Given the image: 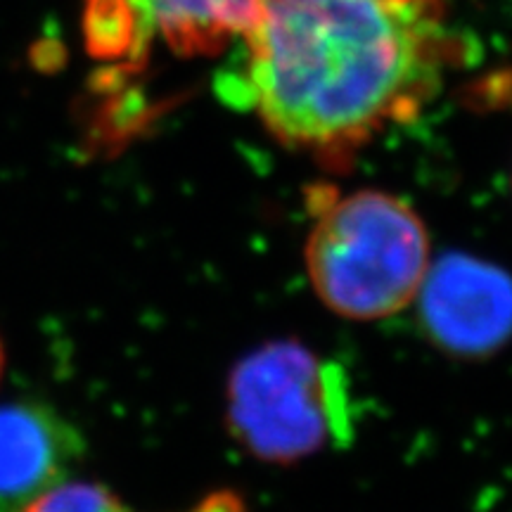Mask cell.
<instances>
[{
  "mask_svg": "<svg viewBox=\"0 0 512 512\" xmlns=\"http://www.w3.org/2000/svg\"><path fill=\"white\" fill-rule=\"evenodd\" d=\"M228 427L266 463H297L356 437L347 370L292 339L266 342L228 377Z\"/></svg>",
  "mask_w": 512,
  "mask_h": 512,
  "instance_id": "obj_3",
  "label": "cell"
},
{
  "mask_svg": "<svg viewBox=\"0 0 512 512\" xmlns=\"http://www.w3.org/2000/svg\"><path fill=\"white\" fill-rule=\"evenodd\" d=\"M81 458V437L41 403L0 406V503H29L67 479Z\"/></svg>",
  "mask_w": 512,
  "mask_h": 512,
  "instance_id": "obj_6",
  "label": "cell"
},
{
  "mask_svg": "<svg viewBox=\"0 0 512 512\" xmlns=\"http://www.w3.org/2000/svg\"><path fill=\"white\" fill-rule=\"evenodd\" d=\"M304 264L313 292L347 320L408 309L430 271V233L418 211L382 190L309 192Z\"/></svg>",
  "mask_w": 512,
  "mask_h": 512,
  "instance_id": "obj_2",
  "label": "cell"
},
{
  "mask_svg": "<svg viewBox=\"0 0 512 512\" xmlns=\"http://www.w3.org/2000/svg\"><path fill=\"white\" fill-rule=\"evenodd\" d=\"M19 512H138L126 505L117 494L100 484L91 482H64L55 484L53 489L43 491L29 503H24ZM183 512H247V503L238 491H211L200 498L192 508Z\"/></svg>",
  "mask_w": 512,
  "mask_h": 512,
  "instance_id": "obj_7",
  "label": "cell"
},
{
  "mask_svg": "<svg viewBox=\"0 0 512 512\" xmlns=\"http://www.w3.org/2000/svg\"><path fill=\"white\" fill-rule=\"evenodd\" d=\"M256 0H83V36L95 60L140 69L155 50L214 57L240 41Z\"/></svg>",
  "mask_w": 512,
  "mask_h": 512,
  "instance_id": "obj_4",
  "label": "cell"
},
{
  "mask_svg": "<svg viewBox=\"0 0 512 512\" xmlns=\"http://www.w3.org/2000/svg\"><path fill=\"white\" fill-rule=\"evenodd\" d=\"M240 43L230 100L328 164L418 117L458 57L446 0H256Z\"/></svg>",
  "mask_w": 512,
  "mask_h": 512,
  "instance_id": "obj_1",
  "label": "cell"
},
{
  "mask_svg": "<svg viewBox=\"0 0 512 512\" xmlns=\"http://www.w3.org/2000/svg\"><path fill=\"white\" fill-rule=\"evenodd\" d=\"M415 302L422 330L453 356L486 358L512 339V275L477 256H441Z\"/></svg>",
  "mask_w": 512,
  "mask_h": 512,
  "instance_id": "obj_5",
  "label": "cell"
},
{
  "mask_svg": "<svg viewBox=\"0 0 512 512\" xmlns=\"http://www.w3.org/2000/svg\"><path fill=\"white\" fill-rule=\"evenodd\" d=\"M3 370H5V351H3V342H0V380H3Z\"/></svg>",
  "mask_w": 512,
  "mask_h": 512,
  "instance_id": "obj_8",
  "label": "cell"
}]
</instances>
